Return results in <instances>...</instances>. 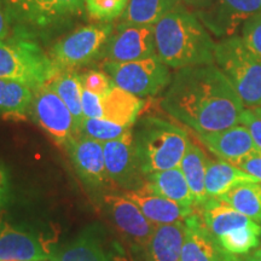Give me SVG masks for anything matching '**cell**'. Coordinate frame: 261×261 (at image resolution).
<instances>
[{
  "label": "cell",
  "mask_w": 261,
  "mask_h": 261,
  "mask_svg": "<svg viewBox=\"0 0 261 261\" xmlns=\"http://www.w3.org/2000/svg\"><path fill=\"white\" fill-rule=\"evenodd\" d=\"M161 107L173 119L197 135L240 125L246 109L218 65L201 64L175 70Z\"/></svg>",
  "instance_id": "obj_1"
},
{
  "label": "cell",
  "mask_w": 261,
  "mask_h": 261,
  "mask_svg": "<svg viewBox=\"0 0 261 261\" xmlns=\"http://www.w3.org/2000/svg\"><path fill=\"white\" fill-rule=\"evenodd\" d=\"M156 56L172 69L215 63L211 32L182 3L154 25Z\"/></svg>",
  "instance_id": "obj_2"
},
{
  "label": "cell",
  "mask_w": 261,
  "mask_h": 261,
  "mask_svg": "<svg viewBox=\"0 0 261 261\" xmlns=\"http://www.w3.org/2000/svg\"><path fill=\"white\" fill-rule=\"evenodd\" d=\"M133 133L139 166L145 177L179 167L190 142L181 127L156 116L142 120Z\"/></svg>",
  "instance_id": "obj_3"
},
{
  "label": "cell",
  "mask_w": 261,
  "mask_h": 261,
  "mask_svg": "<svg viewBox=\"0 0 261 261\" xmlns=\"http://www.w3.org/2000/svg\"><path fill=\"white\" fill-rule=\"evenodd\" d=\"M57 70L34 39L16 35L0 41V79L19 81L35 90L47 84Z\"/></svg>",
  "instance_id": "obj_4"
},
{
  "label": "cell",
  "mask_w": 261,
  "mask_h": 261,
  "mask_svg": "<svg viewBox=\"0 0 261 261\" xmlns=\"http://www.w3.org/2000/svg\"><path fill=\"white\" fill-rule=\"evenodd\" d=\"M214 57L244 107H261V62L247 50L240 35L217 42Z\"/></svg>",
  "instance_id": "obj_5"
},
{
  "label": "cell",
  "mask_w": 261,
  "mask_h": 261,
  "mask_svg": "<svg viewBox=\"0 0 261 261\" xmlns=\"http://www.w3.org/2000/svg\"><path fill=\"white\" fill-rule=\"evenodd\" d=\"M114 86L137 97H152L167 89L172 74L158 56L132 62H104Z\"/></svg>",
  "instance_id": "obj_6"
},
{
  "label": "cell",
  "mask_w": 261,
  "mask_h": 261,
  "mask_svg": "<svg viewBox=\"0 0 261 261\" xmlns=\"http://www.w3.org/2000/svg\"><path fill=\"white\" fill-rule=\"evenodd\" d=\"M113 31L109 23L85 25L57 41L48 51V56L58 69L89 64L100 58Z\"/></svg>",
  "instance_id": "obj_7"
},
{
  "label": "cell",
  "mask_w": 261,
  "mask_h": 261,
  "mask_svg": "<svg viewBox=\"0 0 261 261\" xmlns=\"http://www.w3.org/2000/svg\"><path fill=\"white\" fill-rule=\"evenodd\" d=\"M29 114L58 145L65 146L77 133L70 110L46 84L34 90Z\"/></svg>",
  "instance_id": "obj_8"
},
{
  "label": "cell",
  "mask_w": 261,
  "mask_h": 261,
  "mask_svg": "<svg viewBox=\"0 0 261 261\" xmlns=\"http://www.w3.org/2000/svg\"><path fill=\"white\" fill-rule=\"evenodd\" d=\"M86 0H33L16 22L17 35L34 39L37 31L54 29L83 15Z\"/></svg>",
  "instance_id": "obj_9"
},
{
  "label": "cell",
  "mask_w": 261,
  "mask_h": 261,
  "mask_svg": "<svg viewBox=\"0 0 261 261\" xmlns=\"http://www.w3.org/2000/svg\"><path fill=\"white\" fill-rule=\"evenodd\" d=\"M104 161L109 180L126 191L135 190L145 182L136 151L133 128L120 138L103 143Z\"/></svg>",
  "instance_id": "obj_10"
},
{
  "label": "cell",
  "mask_w": 261,
  "mask_h": 261,
  "mask_svg": "<svg viewBox=\"0 0 261 261\" xmlns=\"http://www.w3.org/2000/svg\"><path fill=\"white\" fill-rule=\"evenodd\" d=\"M259 12L261 0H214L195 14L212 35L223 40L240 35L248 19Z\"/></svg>",
  "instance_id": "obj_11"
},
{
  "label": "cell",
  "mask_w": 261,
  "mask_h": 261,
  "mask_svg": "<svg viewBox=\"0 0 261 261\" xmlns=\"http://www.w3.org/2000/svg\"><path fill=\"white\" fill-rule=\"evenodd\" d=\"M156 56L154 25L121 23L103 48L104 62H132Z\"/></svg>",
  "instance_id": "obj_12"
},
{
  "label": "cell",
  "mask_w": 261,
  "mask_h": 261,
  "mask_svg": "<svg viewBox=\"0 0 261 261\" xmlns=\"http://www.w3.org/2000/svg\"><path fill=\"white\" fill-rule=\"evenodd\" d=\"M64 148L69 154L75 171L85 184L92 189H102L110 181L107 175L103 143L75 135Z\"/></svg>",
  "instance_id": "obj_13"
},
{
  "label": "cell",
  "mask_w": 261,
  "mask_h": 261,
  "mask_svg": "<svg viewBox=\"0 0 261 261\" xmlns=\"http://www.w3.org/2000/svg\"><path fill=\"white\" fill-rule=\"evenodd\" d=\"M104 205L113 223L138 247L144 248L154 233L156 225L148 220L140 208L125 195H106Z\"/></svg>",
  "instance_id": "obj_14"
},
{
  "label": "cell",
  "mask_w": 261,
  "mask_h": 261,
  "mask_svg": "<svg viewBox=\"0 0 261 261\" xmlns=\"http://www.w3.org/2000/svg\"><path fill=\"white\" fill-rule=\"evenodd\" d=\"M126 197L140 208L143 214L154 225H167L181 223L196 211L195 207H185L177 202L168 200L156 194L148 182H145L135 190L126 191Z\"/></svg>",
  "instance_id": "obj_15"
},
{
  "label": "cell",
  "mask_w": 261,
  "mask_h": 261,
  "mask_svg": "<svg viewBox=\"0 0 261 261\" xmlns=\"http://www.w3.org/2000/svg\"><path fill=\"white\" fill-rule=\"evenodd\" d=\"M56 259L47 244L37 234L10 226L0 225V261H40Z\"/></svg>",
  "instance_id": "obj_16"
},
{
  "label": "cell",
  "mask_w": 261,
  "mask_h": 261,
  "mask_svg": "<svg viewBox=\"0 0 261 261\" xmlns=\"http://www.w3.org/2000/svg\"><path fill=\"white\" fill-rule=\"evenodd\" d=\"M56 261H123L119 249L108 243L97 226L84 230L64 247Z\"/></svg>",
  "instance_id": "obj_17"
},
{
  "label": "cell",
  "mask_w": 261,
  "mask_h": 261,
  "mask_svg": "<svg viewBox=\"0 0 261 261\" xmlns=\"http://www.w3.org/2000/svg\"><path fill=\"white\" fill-rule=\"evenodd\" d=\"M197 136L211 152L230 163L257 151L249 130L241 123L219 132Z\"/></svg>",
  "instance_id": "obj_18"
},
{
  "label": "cell",
  "mask_w": 261,
  "mask_h": 261,
  "mask_svg": "<svg viewBox=\"0 0 261 261\" xmlns=\"http://www.w3.org/2000/svg\"><path fill=\"white\" fill-rule=\"evenodd\" d=\"M185 223L180 261H218L221 247L196 210Z\"/></svg>",
  "instance_id": "obj_19"
},
{
  "label": "cell",
  "mask_w": 261,
  "mask_h": 261,
  "mask_svg": "<svg viewBox=\"0 0 261 261\" xmlns=\"http://www.w3.org/2000/svg\"><path fill=\"white\" fill-rule=\"evenodd\" d=\"M196 210L215 238L225 236L255 223L220 198H208Z\"/></svg>",
  "instance_id": "obj_20"
},
{
  "label": "cell",
  "mask_w": 261,
  "mask_h": 261,
  "mask_svg": "<svg viewBox=\"0 0 261 261\" xmlns=\"http://www.w3.org/2000/svg\"><path fill=\"white\" fill-rule=\"evenodd\" d=\"M185 223L156 225L144 249V261H180Z\"/></svg>",
  "instance_id": "obj_21"
},
{
  "label": "cell",
  "mask_w": 261,
  "mask_h": 261,
  "mask_svg": "<svg viewBox=\"0 0 261 261\" xmlns=\"http://www.w3.org/2000/svg\"><path fill=\"white\" fill-rule=\"evenodd\" d=\"M205 194L208 198H220L243 182H260L255 177L224 160H208L205 171ZM261 184V182H260Z\"/></svg>",
  "instance_id": "obj_22"
},
{
  "label": "cell",
  "mask_w": 261,
  "mask_h": 261,
  "mask_svg": "<svg viewBox=\"0 0 261 261\" xmlns=\"http://www.w3.org/2000/svg\"><path fill=\"white\" fill-rule=\"evenodd\" d=\"M145 179L156 194L185 207H195L194 196L180 167L151 173Z\"/></svg>",
  "instance_id": "obj_23"
},
{
  "label": "cell",
  "mask_w": 261,
  "mask_h": 261,
  "mask_svg": "<svg viewBox=\"0 0 261 261\" xmlns=\"http://www.w3.org/2000/svg\"><path fill=\"white\" fill-rule=\"evenodd\" d=\"M143 107L144 100L142 98L116 86H113L112 90L103 97L104 119L117 125L132 127Z\"/></svg>",
  "instance_id": "obj_24"
},
{
  "label": "cell",
  "mask_w": 261,
  "mask_h": 261,
  "mask_svg": "<svg viewBox=\"0 0 261 261\" xmlns=\"http://www.w3.org/2000/svg\"><path fill=\"white\" fill-rule=\"evenodd\" d=\"M208 159L200 146L191 140L189 142L187 151L180 162V169L184 173L195 200V207H200L208 200L205 194V171Z\"/></svg>",
  "instance_id": "obj_25"
},
{
  "label": "cell",
  "mask_w": 261,
  "mask_h": 261,
  "mask_svg": "<svg viewBox=\"0 0 261 261\" xmlns=\"http://www.w3.org/2000/svg\"><path fill=\"white\" fill-rule=\"evenodd\" d=\"M50 89L56 92L71 115L74 116L76 129L79 128L81 121L84 120L83 108H81V91L83 86L80 83V75L74 70V68H64L58 69L57 73L46 84Z\"/></svg>",
  "instance_id": "obj_26"
},
{
  "label": "cell",
  "mask_w": 261,
  "mask_h": 261,
  "mask_svg": "<svg viewBox=\"0 0 261 261\" xmlns=\"http://www.w3.org/2000/svg\"><path fill=\"white\" fill-rule=\"evenodd\" d=\"M180 3L181 0H129L121 17V23L155 25Z\"/></svg>",
  "instance_id": "obj_27"
},
{
  "label": "cell",
  "mask_w": 261,
  "mask_h": 261,
  "mask_svg": "<svg viewBox=\"0 0 261 261\" xmlns=\"http://www.w3.org/2000/svg\"><path fill=\"white\" fill-rule=\"evenodd\" d=\"M34 90L16 80L0 79V115L19 119L29 113Z\"/></svg>",
  "instance_id": "obj_28"
},
{
  "label": "cell",
  "mask_w": 261,
  "mask_h": 261,
  "mask_svg": "<svg viewBox=\"0 0 261 261\" xmlns=\"http://www.w3.org/2000/svg\"><path fill=\"white\" fill-rule=\"evenodd\" d=\"M220 200L261 226V184L243 182L225 194Z\"/></svg>",
  "instance_id": "obj_29"
},
{
  "label": "cell",
  "mask_w": 261,
  "mask_h": 261,
  "mask_svg": "<svg viewBox=\"0 0 261 261\" xmlns=\"http://www.w3.org/2000/svg\"><path fill=\"white\" fill-rule=\"evenodd\" d=\"M217 241L225 252L233 254V255L248 254L260 246L261 226L254 223L249 226L217 238Z\"/></svg>",
  "instance_id": "obj_30"
},
{
  "label": "cell",
  "mask_w": 261,
  "mask_h": 261,
  "mask_svg": "<svg viewBox=\"0 0 261 261\" xmlns=\"http://www.w3.org/2000/svg\"><path fill=\"white\" fill-rule=\"evenodd\" d=\"M130 128L132 127L117 125V123L109 121L107 119H87V117H84L79 128H77L76 135L89 137V138L98 140L100 143H106L120 138Z\"/></svg>",
  "instance_id": "obj_31"
},
{
  "label": "cell",
  "mask_w": 261,
  "mask_h": 261,
  "mask_svg": "<svg viewBox=\"0 0 261 261\" xmlns=\"http://www.w3.org/2000/svg\"><path fill=\"white\" fill-rule=\"evenodd\" d=\"M129 0H86V10L97 21L110 22L122 17Z\"/></svg>",
  "instance_id": "obj_32"
},
{
  "label": "cell",
  "mask_w": 261,
  "mask_h": 261,
  "mask_svg": "<svg viewBox=\"0 0 261 261\" xmlns=\"http://www.w3.org/2000/svg\"><path fill=\"white\" fill-rule=\"evenodd\" d=\"M240 37L247 50L261 62V12L248 19Z\"/></svg>",
  "instance_id": "obj_33"
},
{
  "label": "cell",
  "mask_w": 261,
  "mask_h": 261,
  "mask_svg": "<svg viewBox=\"0 0 261 261\" xmlns=\"http://www.w3.org/2000/svg\"><path fill=\"white\" fill-rule=\"evenodd\" d=\"M80 83L83 89L90 91V92L92 93H96L100 97L106 96L114 86L109 75L97 70H89L85 71L84 74H81Z\"/></svg>",
  "instance_id": "obj_34"
},
{
  "label": "cell",
  "mask_w": 261,
  "mask_h": 261,
  "mask_svg": "<svg viewBox=\"0 0 261 261\" xmlns=\"http://www.w3.org/2000/svg\"><path fill=\"white\" fill-rule=\"evenodd\" d=\"M240 123L249 130L256 150L261 152V107L252 109L246 108L241 116Z\"/></svg>",
  "instance_id": "obj_35"
},
{
  "label": "cell",
  "mask_w": 261,
  "mask_h": 261,
  "mask_svg": "<svg viewBox=\"0 0 261 261\" xmlns=\"http://www.w3.org/2000/svg\"><path fill=\"white\" fill-rule=\"evenodd\" d=\"M81 108L84 117L87 119H104L103 97L83 89L81 91Z\"/></svg>",
  "instance_id": "obj_36"
},
{
  "label": "cell",
  "mask_w": 261,
  "mask_h": 261,
  "mask_svg": "<svg viewBox=\"0 0 261 261\" xmlns=\"http://www.w3.org/2000/svg\"><path fill=\"white\" fill-rule=\"evenodd\" d=\"M232 165L237 166L238 168L247 172L248 174L255 177L261 182V152H252V154L237 160Z\"/></svg>",
  "instance_id": "obj_37"
},
{
  "label": "cell",
  "mask_w": 261,
  "mask_h": 261,
  "mask_svg": "<svg viewBox=\"0 0 261 261\" xmlns=\"http://www.w3.org/2000/svg\"><path fill=\"white\" fill-rule=\"evenodd\" d=\"M33 0H3L9 23L15 24Z\"/></svg>",
  "instance_id": "obj_38"
},
{
  "label": "cell",
  "mask_w": 261,
  "mask_h": 261,
  "mask_svg": "<svg viewBox=\"0 0 261 261\" xmlns=\"http://www.w3.org/2000/svg\"><path fill=\"white\" fill-rule=\"evenodd\" d=\"M10 194V179L8 169L4 165L0 163V208L8 201Z\"/></svg>",
  "instance_id": "obj_39"
},
{
  "label": "cell",
  "mask_w": 261,
  "mask_h": 261,
  "mask_svg": "<svg viewBox=\"0 0 261 261\" xmlns=\"http://www.w3.org/2000/svg\"><path fill=\"white\" fill-rule=\"evenodd\" d=\"M8 33H9V19L5 12L4 3H3V0H0V41L6 40V39H8Z\"/></svg>",
  "instance_id": "obj_40"
},
{
  "label": "cell",
  "mask_w": 261,
  "mask_h": 261,
  "mask_svg": "<svg viewBox=\"0 0 261 261\" xmlns=\"http://www.w3.org/2000/svg\"><path fill=\"white\" fill-rule=\"evenodd\" d=\"M213 2L214 0H181L182 4L187 6V8L191 9L194 12L201 11V10L210 6Z\"/></svg>",
  "instance_id": "obj_41"
},
{
  "label": "cell",
  "mask_w": 261,
  "mask_h": 261,
  "mask_svg": "<svg viewBox=\"0 0 261 261\" xmlns=\"http://www.w3.org/2000/svg\"><path fill=\"white\" fill-rule=\"evenodd\" d=\"M218 261H241V260L238 259L236 255H233V254L225 252L223 248H221V252H220V255H219V259H218Z\"/></svg>",
  "instance_id": "obj_42"
},
{
  "label": "cell",
  "mask_w": 261,
  "mask_h": 261,
  "mask_svg": "<svg viewBox=\"0 0 261 261\" xmlns=\"http://www.w3.org/2000/svg\"><path fill=\"white\" fill-rule=\"evenodd\" d=\"M244 261H261V248L260 249H255L254 252L248 255Z\"/></svg>",
  "instance_id": "obj_43"
},
{
  "label": "cell",
  "mask_w": 261,
  "mask_h": 261,
  "mask_svg": "<svg viewBox=\"0 0 261 261\" xmlns=\"http://www.w3.org/2000/svg\"><path fill=\"white\" fill-rule=\"evenodd\" d=\"M40 261H56V259H48V260H40Z\"/></svg>",
  "instance_id": "obj_44"
},
{
  "label": "cell",
  "mask_w": 261,
  "mask_h": 261,
  "mask_svg": "<svg viewBox=\"0 0 261 261\" xmlns=\"http://www.w3.org/2000/svg\"><path fill=\"white\" fill-rule=\"evenodd\" d=\"M6 261H11V260H6Z\"/></svg>",
  "instance_id": "obj_45"
},
{
  "label": "cell",
  "mask_w": 261,
  "mask_h": 261,
  "mask_svg": "<svg viewBox=\"0 0 261 261\" xmlns=\"http://www.w3.org/2000/svg\"><path fill=\"white\" fill-rule=\"evenodd\" d=\"M260 246H261V242H260Z\"/></svg>",
  "instance_id": "obj_46"
},
{
  "label": "cell",
  "mask_w": 261,
  "mask_h": 261,
  "mask_svg": "<svg viewBox=\"0 0 261 261\" xmlns=\"http://www.w3.org/2000/svg\"><path fill=\"white\" fill-rule=\"evenodd\" d=\"M0 225H2V224H0Z\"/></svg>",
  "instance_id": "obj_47"
}]
</instances>
